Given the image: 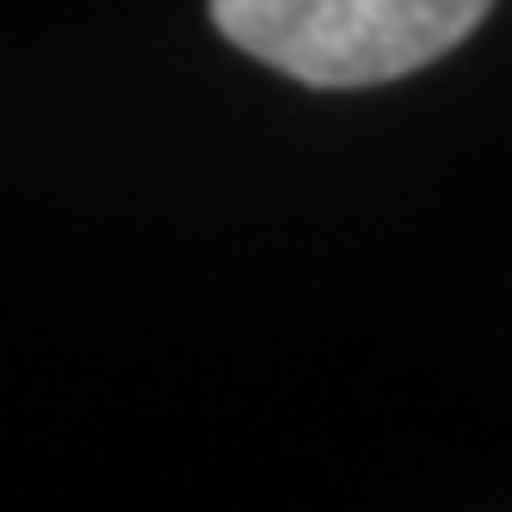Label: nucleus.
Instances as JSON below:
<instances>
[{
    "label": "nucleus",
    "instance_id": "1",
    "mask_svg": "<svg viewBox=\"0 0 512 512\" xmlns=\"http://www.w3.org/2000/svg\"><path fill=\"white\" fill-rule=\"evenodd\" d=\"M494 0H210L216 31L303 87H383L451 56Z\"/></svg>",
    "mask_w": 512,
    "mask_h": 512
}]
</instances>
